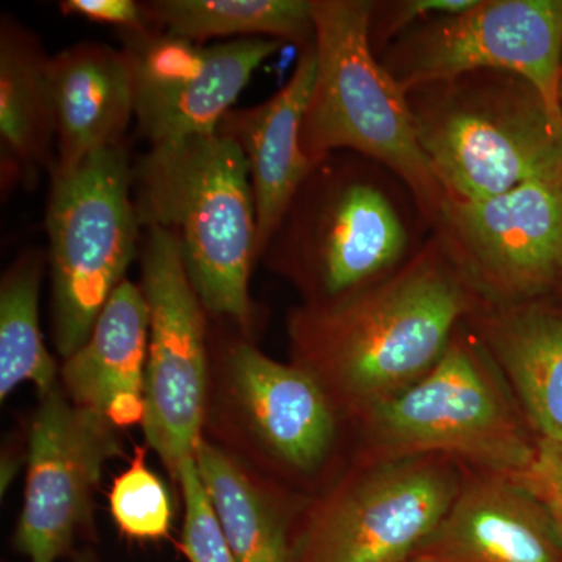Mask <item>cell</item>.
I'll return each instance as SVG.
<instances>
[{
	"label": "cell",
	"mask_w": 562,
	"mask_h": 562,
	"mask_svg": "<svg viewBox=\"0 0 562 562\" xmlns=\"http://www.w3.org/2000/svg\"><path fill=\"white\" fill-rule=\"evenodd\" d=\"M484 303L435 235L397 272L288 317L292 362L312 373L347 420L412 387Z\"/></svg>",
	"instance_id": "1"
},
{
	"label": "cell",
	"mask_w": 562,
	"mask_h": 562,
	"mask_svg": "<svg viewBox=\"0 0 562 562\" xmlns=\"http://www.w3.org/2000/svg\"><path fill=\"white\" fill-rule=\"evenodd\" d=\"M417 203L379 162L339 151L313 166L260 260L303 303L338 301L403 268L424 246Z\"/></svg>",
	"instance_id": "2"
},
{
	"label": "cell",
	"mask_w": 562,
	"mask_h": 562,
	"mask_svg": "<svg viewBox=\"0 0 562 562\" xmlns=\"http://www.w3.org/2000/svg\"><path fill=\"white\" fill-rule=\"evenodd\" d=\"M132 194L140 227L176 239L203 308L249 330L257 213L241 149L217 132L150 147L133 165Z\"/></svg>",
	"instance_id": "3"
},
{
	"label": "cell",
	"mask_w": 562,
	"mask_h": 562,
	"mask_svg": "<svg viewBox=\"0 0 562 562\" xmlns=\"http://www.w3.org/2000/svg\"><path fill=\"white\" fill-rule=\"evenodd\" d=\"M314 74L301 143L313 166L339 151L379 162L402 181L432 227L447 195L414 127L406 92L369 40L371 0H313Z\"/></svg>",
	"instance_id": "4"
},
{
	"label": "cell",
	"mask_w": 562,
	"mask_h": 562,
	"mask_svg": "<svg viewBox=\"0 0 562 562\" xmlns=\"http://www.w3.org/2000/svg\"><path fill=\"white\" fill-rule=\"evenodd\" d=\"M417 138L449 201L562 177V125L512 72L476 70L406 92Z\"/></svg>",
	"instance_id": "5"
},
{
	"label": "cell",
	"mask_w": 562,
	"mask_h": 562,
	"mask_svg": "<svg viewBox=\"0 0 562 562\" xmlns=\"http://www.w3.org/2000/svg\"><path fill=\"white\" fill-rule=\"evenodd\" d=\"M355 424L360 432L355 462L436 454L514 476L530 464L538 443L501 371L465 322L424 379Z\"/></svg>",
	"instance_id": "6"
},
{
	"label": "cell",
	"mask_w": 562,
	"mask_h": 562,
	"mask_svg": "<svg viewBox=\"0 0 562 562\" xmlns=\"http://www.w3.org/2000/svg\"><path fill=\"white\" fill-rule=\"evenodd\" d=\"M124 144L90 155L70 171L54 169L46 206L52 328L63 360L90 338L138 254L140 224Z\"/></svg>",
	"instance_id": "7"
},
{
	"label": "cell",
	"mask_w": 562,
	"mask_h": 562,
	"mask_svg": "<svg viewBox=\"0 0 562 562\" xmlns=\"http://www.w3.org/2000/svg\"><path fill=\"white\" fill-rule=\"evenodd\" d=\"M447 457L355 462L292 525L290 562H402L441 522L460 491Z\"/></svg>",
	"instance_id": "8"
},
{
	"label": "cell",
	"mask_w": 562,
	"mask_h": 562,
	"mask_svg": "<svg viewBox=\"0 0 562 562\" xmlns=\"http://www.w3.org/2000/svg\"><path fill=\"white\" fill-rule=\"evenodd\" d=\"M379 60L405 92L476 70L516 74L562 125V0H475L409 29Z\"/></svg>",
	"instance_id": "9"
},
{
	"label": "cell",
	"mask_w": 562,
	"mask_h": 562,
	"mask_svg": "<svg viewBox=\"0 0 562 562\" xmlns=\"http://www.w3.org/2000/svg\"><path fill=\"white\" fill-rule=\"evenodd\" d=\"M140 291L149 306L146 366V446L177 480L203 436L209 398L206 310L192 288L176 239L146 228L140 249Z\"/></svg>",
	"instance_id": "10"
},
{
	"label": "cell",
	"mask_w": 562,
	"mask_h": 562,
	"mask_svg": "<svg viewBox=\"0 0 562 562\" xmlns=\"http://www.w3.org/2000/svg\"><path fill=\"white\" fill-rule=\"evenodd\" d=\"M431 233L484 305L541 301L562 283V177L447 199Z\"/></svg>",
	"instance_id": "11"
},
{
	"label": "cell",
	"mask_w": 562,
	"mask_h": 562,
	"mask_svg": "<svg viewBox=\"0 0 562 562\" xmlns=\"http://www.w3.org/2000/svg\"><path fill=\"white\" fill-rule=\"evenodd\" d=\"M121 41L135 120L150 147L216 133L255 70L284 46L271 38L205 46L150 24L121 32Z\"/></svg>",
	"instance_id": "12"
},
{
	"label": "cell",
	"mask_w": 562,
	"mask_h": 562,
	"mask_svg": "<svg viewBox=\"0 0 562 562\" xmlns=\"http://www.w3.org/2000/svg\"><path fill=\"white\" fill-rule=\"evenodd\" d=\"M117 428L69 401L61 383L41 395L29 435L24 505L14 547L32 562H57L92 530L103 465L122 454Z\"/></svg>",
	"instance_id": "13"
},
{
	"label": "cell",
	"mask_w": 562,
	"mask_h": 562,
	"mask_svg": "<svg viewBox=\"0 0 562 562\" xmlns=\"http://www.w3.org/2000/svg\"><path fill=\"white\" fill-rule=\"evenodd\" d=\"M224 368L233 414L247 439L284 471H321L338 442L342 417L312 373L246 341L228 347Z\"/></svg>",
	"instance_id": "14"
},
{
	"label": "cell",
	"mask_w": 562,
	"mask_h": 562,
	"mask_svg": "<svg viewBox=\"0 0 562 562\" xmlns=\"http://www.w3.org/2000/svg\"><path fill=\"white\" fill-rule=\"evenodd\" d=\"M408 560L562 562V539L541 503L512 476L462 464L452 506Z\"/></svg>",
	"instance_id": "15"
},
{
	"label": "cell",
	"mask_w": 562,
	"mask_h": 562,
	"mask_svg": "<svg viewBox=\"0 0 562 562\" xmlns=\"http://www.w3.org/2000/svg\"><path fill=\"white\" fill-rule=\"evenodd\" d=\"M314 74L313 43L301 49L290 79L271 99L247 109H232L217 125L216 132L232 139L249 162L258 261L292 198L313 169L302 149L301 131Z\"/></svg>",
	"instance_id": "16"
},
{
	"label": "cell",
	"mask_w": 562,
	"mask_h": 562,
	"mask_svg": "<svg viewBox=\"0 0 562 562\" xmlns=\"http://www.w3.org/2000/svg\"><path fill=\"white\" fill-rule=\"evenodd\" d=\"M149 328L140 286L122 281L88 341L63 364L61 387L69 401L101 414L117 430L143 425Z\"/></svg>",
	"instance_id": "17"
},
{
	"label": "cell",
	"mask_w": 562,
	"mask_h": 562,
	"mask_svg": "<svg viewBox=\"0 0 562 562\" xmlns=\"http://www.w3.org/2000/svg\"><path fill=\"white\" fill-rule=\"evenodd\" d=\"M49 80L54 169L70 171L95 151L124 144L135 110L131 72L121 49L99 41L66 47L50 57Z\"/></svg>",
	"instance_id": "18"
},
{
	"label": "cell",
	"mask_w": 562,
	"mask_h": 562,
	"mask_svg": "<svg viewBox=\"0 0 562 562\" xmlns=\"http://www.w3.org/2000/svg\"><path fill=\"white\" fill-rule=\"evenodd\" d=\"M465 325L483 344L539 439L562 443V308L483 305Z\"/></svg>",
	"instance_id": "19"
},
{
	"label": "cell",
	"mask_w": 562,
	"mask_h": 562,
	"mask_svg": "<svg viewBox=\"0 0 562 562\" xmlns=\"http://www.w3.org/2000/svg\"><path fill=\"white\" fill-rule=\"evenodd\" d=\"M50 57L16 18L0 20V184L33 190L55 166Z\"/></svg>",
	"instance_id": "20"
},
{
	"label": "cell",
	"mask_w": 562,
	"mask_h": 562,
	"mask_svg": "<svg viewBox=\"0 0 562 562\" xmlns=\"http://www.w3.org/2000/svg\"><path fill=\"white\" fill-rule=\"evenodd\" d=\"M195 465L236 562H290L292 524L241 462L206 441Z\"/></svg>",
	"instance_id": "21"
},
{
	"label": "cell",
	"mask_w": 562,
	"mask_h": 562,
	"mask_svg": "<svg viewBox=\"0 0 562 562\" xmlns=\"http://www.w3.org/2000/svg\"><path fill=\"white\" fill-rule=\"evenodd\" d=\"M154 27L180 38H271L303 47L314 43L313 0H151L140 3Z\"/></svg>",
	"instance_id": "22"
},
{
	"label": "cell",
	"mask_w": 562,
	"mask_h": 562,
	"mask_svg": "<svg viewBox=\"0 0 562 562\" xmlns=\"http://www.w3.org/2000/svg\"><path fill=\"white\" fill-rule=\"evenodd\" d=\"M44 255L21 254L3 272L0 283V398L22 383L35 384L41 395L54 390L58 366L40 328V288Z\"/></svg>",
	"instance_id": "23"
},
{
	"label": "cell",
	"mask_w": 562,
	"mask_h": 562,
	"mask_svg": "<svg viewBox=\"0 0 562 562\" xmlns=\"http://www.w3.org/2000/svg\"><path fill=\"white\" fill-rule=\"evenodd\" d=\"M147 446H136L131 465L114 479L110 512L122 535L135 541L168 538L173 519L171 497L146 461Z\"/></svg>",
	"instance_id": "24"
},
{
	"label": "cell",
	"mask_w": 562,
	"mask_h": 562,
	"mask_svg": "<svg viewBox=\"0 0 562 562\" xmlns=\"http://www.w3.org/2000/svg\"><path fill=\"white\" fill-rule=\"evenodd\" d=\"M184 520L180 550L190 562H236L203 486L194 457L180 465Z\"/></svg>",
	"instance_id": "25"
},
{
	"label": "cell",
	"mask_w": 562,
	"mask_h": 562,
	"mask_svg": "<svg viewBox=\"0 0 562 562\" xmlns=\"http://www.w3.org/2000/svg\"><path fill=\"white\" fill-rule=\"evenodd\" d=\"M475 0H390L372 2L369 40L376 57L398 36L420 22L442 14L460 13Z\"/></svg>",
	"instance_id": "26"
},
{
	"label": "cell",
	"mask_w": 562,
	"mask_h": 562,
	"mask_svg": "<svg viewBox=\"0 0 562 562\" xmlns=\"http://www.w3.org/2000/svg\"><path fill=\"white\" fill-rule=\"evenodd\" d=\"M512 479L541 503L562 539V443L538 438L530 464Z\"/></svg>",
	"instance_id": "27"
},
{
	"label": "cell",
	"mask_w": 562,
	"mask_h": 562,
	"mask_svg": "<svg viewBox=\"0 0 562 562\" xmlns=\"http://www.w3.org/2000/svg\"><path fill=\"white\" fill-rule=\"evenodd\" d=\"M58 7L66 16L114 25L120 32L143 31L149 25L135 0H63Z\"/></svg>",
	"instance_id": "28"
},
{
	"label": "cell",
	"mask_w": 562,
	"mask_h": 562,
	"mask_svg": "<svg viewBox=\"0 0 562 562\" xmlns=\"http://www.w3.org/2000/svg\"><path fill=\"white\" fill-rule=\"evenodd\" d=\"M74 562H99L98 557L91 552V550H87V552L76 553L74 557Z\"/></svg>",
	"instance_id": "29"
},
{
	"label": "cell",
	"mask_w": 562,
	"mask_h": 562,
	"mask_svg": "<svg viewBox=\"0 0 562 562\" xmlns=\"http://www.w3.org/2000/svg\"><path fill=\"white\" fill-rule=\"evenodd\" d=\"M402 562H414V561H412V560H405V561H402Z\"/></svg>",
	"instance_id": "30"
},
{
	"label": "cell",
	"mask_w": 562,
	"mask_h": 562,
	"mask_svg": "<svg viewBox=\"0 0 562 562\" xmlns=\"http://www.w3.org/2000/svg\"><path fill=\"white\" fill-rule=\"evenodd\" d=\"M561 92H562V80H561Z\"/></svg>",
	"instance_id": "31"
}]
</instances>
